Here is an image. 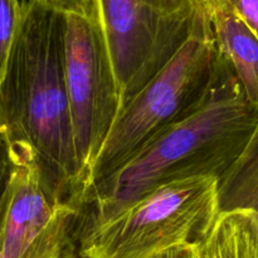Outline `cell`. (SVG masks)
<instances>
[{
    "label": "cell",
    "instance_id": "3957f363",
    "mask_svg": "<svg viewBox=\"0 0 258 258\" xmlns=\"http://www.w3.org/2000/svg\"><path fill=\"white\" fill-rule=\"evenodd\" d=\"M223 63L206 17L179 52L121 108L88 174V197L166 128L198 110L218 82Z\"/></svg>",
    "mask_w": 258,
    "mask_h": 258
},
{
    "label": "cell",
    "instance_id": "7a4b0ae2",
    "mask_svg": "<svg viewBox=\"0 0 258 258\" xmlns=\"http://www.w3.org/2000/svg\"><path fill=\"white\" fill-rule=\"evenodd\" d=\"M257 123L258 106L224 62L218 82L198 110L166 128L91 190L86 222L107 218L170 181L197 176L219 180L244 150Z\"/></svg>",
    "mask_w": 258,
    "mask_h": 258
},
{
    "label": "cell",
    "instance_id": "e0dca14e",
    "mask_svg": "<svg viewBox=\"0 0 258 258\" xmlns=\"http://www.w3.org/2000/svg\"><path fill=\"white\" fill-rule=\"evenodd\" d=\"M0 258H2V257H0Z\"/></svg>",
    "mask_w": 258,
    "mask_h": 258
},
{
    "label": "cell",
    "instance_id": "52a82bcc",
    "mask_svg": "<svg viewBox=\"0 0 258 258\" xmlns=\"http://www.w3.org/2000/svg\"><path fill=\"white\" fill-rule=\"evenodd\" d=\"M64 82L76 155L85 175L121 111V97L98 22L66 14Z\"/></svg>",
    "mask_w": 258,
    "mask_h": 258
},
{
    "label": "cell",
    "instance_id": "5b68a950",
    "mask_svg": "<svg viewBox=\"0 0 258 258\" xmlns=\"http://www.w3.org/2000/svg\"><path fill=\"white\" fill-rule=\"evenodd\" d=\"M121 108L179 52L207 14L199 0H97Z\"/></svg>",
    "mask_w": 258,
    "mask_h": 258
},
{
    "label": "cell",
    "instance_id": "30bf717a",
    "mask_svg": "<svg viewBox=\"0 0 258 258\" xmlns=\"http://www.w3.org/2000/svg\"><path fill=\"white\" fill-rule=\"evenodd\" d=\"M219 212L251 211L258 219V123L244 150L218 180Z\"/></svg>",
    "mask_w": 258,
    "mask_h": 258
},
{
    "label": "cell",
    "instance_id": "8fae6325",
    "mask_svg": "<svg viewBox=\"0 0 258 258\" xmlns=\"http://www.w3.org/2000/svg\"><path fill=\"white\" fill-rule=\"evenodd\" d=\"M22 15L19 0H0V80Z\"/></svg>",
    "mask_w": 258,
    "mask_h": 258
},
{
    "label": "cell",
    "instance_id": "5bb4252c",
    "mask_svg": "<svg viewBox=\"0 0 258 258\" xmlns=\"http://www.w3.org/2000/svg\"><path fill=\"white\" fill-rule=\"evenodd\" d=\"M10 170H12V160H10L9 151H8L4 141L0 139V199L4 193L5 186H7Z\"/></svg>",
    "mask_w": 258,
    "mask_h": 258
},
{
    "label": "cell",
    "instance_id": "ba28073f",
    "mask_svg": "<svg viewBox=\"0 0 258 258\" xmlns=\"http://www.w3.org/2000/svg\"><path fill=\"white\" fill-rule=\"evenodd\" d=\"M211 25L219 55L258 106V37L231 7L219 0H199Z\"/></svg>",
    "mask_w": 258,
    "mask_h": 258
},
{
    "label": "cell",
    "instance_id": "277c9868",
    "mask_svg": "<svg viewBox=\"0 0 258 258\" xmlns=\"http://www.w3.org/2000/svg\"><path fill=\"white\" fill-rule=\"evenodd\" d=\"M219 214L218 179L197 176L163 184L105 219L85 222L80 254L87 258H153L193 244Z\"/></svg>",
    "mask_w": 258,
    "mask_h": 258
},
{
    "label": "cell",
    "instance_id": "7c38bea8",
    "mask_svg": "<svg viewBox=\"0 0 258 258\" xmlns=\"http://www.w3.org/2000/svg\"><path fill=\"white\" fill-rule=\"evenodd\" d=\"M43 2L63 14H76L93 22H98L97 0H43Z\"/></svg>",
    "mask_w": 258,
    "mask_h": 258
},
{
    "label": "cell",
    "instance_id": "2e32d148",
    "mask_svg": "<svg viewBox=\"0 0 258 258\" xmlns=\"http://www.w3.org/2000/svg\"><path fill=\"white\" fill-rule=\"evenodd\" d=\"M76 258H87V257H83V256H81V254H80V256H77Z\"/></svg>",
    "mask_w": 258,
    "mask_h": 258
},
{
    "label": "cell",
    "instance_id": "9a60e30c",
    "mask_svg": "<svg viewBox=\"0 0 258 258\" xmlns=\"http://www.w3.org/2000/svg\"><path fill=\"white\" fill-rule=\"evenodd\" d=\"M153 258H194L193 247L191 244H183V246H176L170 249L161 252Z\"/></svg>",
    "mask_w": 258,
    "mask_h": 258
},
{
    "label": "cell",
    "instance_id": "9c48e42d",
    "mask_svg": "<svg viewBox=\"0 0 258 258\" xmlns=\"http://www.w3.org/2000/svg\"><path fill=\"white\" fill-rule=\"evenodd\" d=\"M194 258H258V219L251 211L219 212L191 244Z\"/></svg>",
    "mask_w": 258,
    "mask_h": 258
},
{
    "label": "cell",
    "instance_id": "6da1fadb",
    "mask_svg": "<svg viewBox=\"0 0 258 258\" xmlns=\"http://www.w3.org/2000/svg\"><path fill=\"white\" fill-rule=\"evenodd\" d=\"M64 27L66 14L43 0L22 3L0 80V139L10 156L37 164L55 199L87 204L66 91Z\"/></svg>",
    "mask_w": 258,
    "mask_h": 258
},
{
    "label": "cell",
    "instance_id": "8992f818",
    "mask_svg": "<svg viewBox=\"0 0 258 258\" xmlns=\"http://www.w3.org/2000/svg\"><path fill=\"white\" fill-rule=\"evenodd\" d=\"M10 160L12 170L0 199V257L80 256L87 206L55 199L30 159L10 156Z\"/></svg>",
    "mask_w": 258,
    "mask_h": 258
},
{
    "label": "cell",
    "instance_id": "4fadbf2b",
    "mask_svg": "<svg viewBox=\"0 0 258 258\" xmlns=\"http://www.w3.org/2000/svg\"><path fill=\"white\" fill-rule=\"evenodd\" d=\"M226 3L258 37V0H219Z\"/></svg>",
    "mask_w": 258,
    "mask_h": 258
}]
</instances>
